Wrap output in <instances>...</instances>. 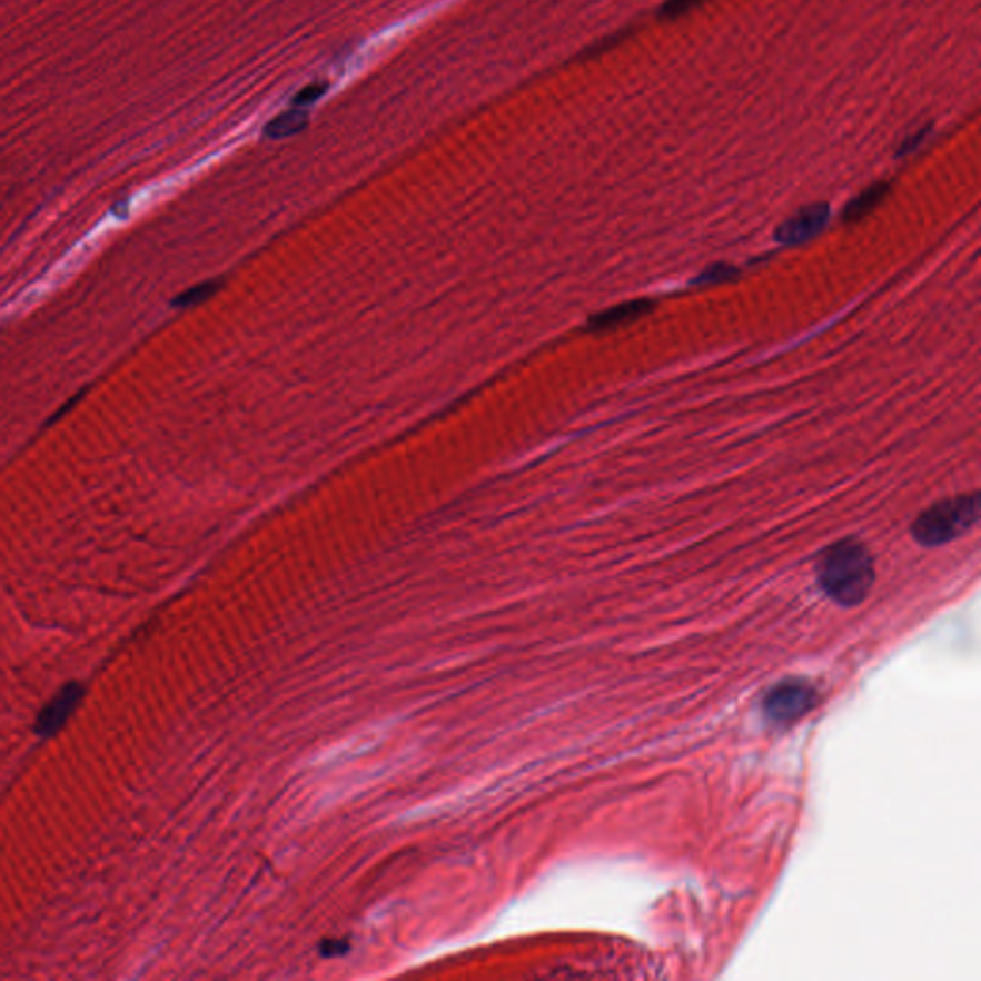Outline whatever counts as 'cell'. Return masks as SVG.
Instances as JSON below:
<instances>
[{
  "instance_id": "obj_1",
  "label": "cell",
  "mask_w": 981,
  "mask_h": 981,
  "mask_svg": "<svg viewBox=\"0 0 981 981\" xmlns=\"http://www.w3.org/2000/svg\"><path fill=\"white\" fill-rule=\"evenodd\" d=\"M874 561L859 541H840L819 562V585L842 608H855L874 585Z\"/></svg>"
},
{
  "instance_id": "obj_2",
  "label": "cell",
  "mask_w": 981,
  "mask_h": 981,
  "mask_svg": "<svg viewBox=\"0 0 981 981\" xmlns=\"http://www.w3.org/2000/svg\"><path fill=\"white\" fill-rule=\"evenodd\" d=\"M980 519V495L949 498L922 512L914 519L911 532L922 546H941L959 539Z\"/></svg>"
},
{
  "instance_id": "obj_12",
  "label": "cell",
  "mask_w": 981,
  "mask_h": 981,
  "mask_svg": "<svg viewBox=\"0 0 981 981\" xmlns=\"http://www.w3.org/2000/svg\"><path fill=\"white\" fill-rule=\"evenodd\" d=\"M928 131H930V129H922V131L914 132L912 137L903 140V145L899 148L898 156H909V153L916 152L920 146H922V142L926 140Z\"/></svg>"
},
{
  "instance_id": "obj_9",
  "label": "cell",
  "mask_w": 981,
  "mask_h": 981,
  "mask_svg": "<svg viewBox=\"0 0 981 981\" xmlns=\"http://www.w3.org/2000/svg\"><path fill=\"white\" fill-rule=\"evenodd\" d=\"M704 2L705 0H667L664 7L660 8V16L665 20H675V18H681V16L696 10Z\"/></svg>"
},
{
  "instance_id": "obj_4",
  "label": "cell",
  "mask_w": 981,
  "mask_h": 981,
  "mask_svg": "<svg viewBox=\"0 0 981 981\" xmlns=\"http://www.w3.org/2000/svg\"><path fill=\"white\" fill-rule=\"evenodd\" d=\"M830 208L826 204H815L802 209L800 214L790 217L789 221L782 222L774 238L786 246H797L813 240L821 235L829 225Z\"/></svg>"
},
{
  "instance_id": "obj_11",
  "label": "cell",
  "mask_w": 981,
  "mask_h": 981,
  "mask_svg": "<svg viewBox=\"0 0 981 981\" xmlns=\"http://www.w3.org/2000/svg\"><path fill=\"white\" fill-rule=\"evenodd\" d=\"M736 275V270L733 267H726V265H717V267H712V269L704 270L702 275H700L694 283L696 284H715L723 283V280H729V278L734 277Z\"/></svg>"
},
{
  "instance_id": "obj_5",
  "label": "cell",
  "mask_w": 981,
  "mask_h": 981,
  "mask_svg": "<svg viewBox=\"0 0 981 981\" xmlns=\"http://www.w3.org/2000/svg\"><path fill=\"white\" fill-rule=\"evenodd\" d=\"M650 309H652V304H650L648 299L627 301V304L615 305V307H610L606 311L598 313V315L591 318L588 326H591V330L602 333V330H610V328H617V326L633 323L636 318L644 317Z\"/></svg>"
},
{
  "instance_id": "obj_3",
  "label": "cell",
  "mask_w": 981,
  "mask_h": 981,
  "mask_svg": "<svg viewBox=\"0 0 981 981\" xmlns=\"http://www.w3.org/2000/svg\"><path fill=\"white\" fill-rule=\"evenodd\" d=\"M819 702V694L811 684L790 678L776 684L763 700V713L773 725H792L807 715Z\"/></svg>"
},
{
  "instance_id": "obj_8",
  "label": "cell",
  "mask_w": 981,
  "mask_h": 981,
  "mask_svg": "<svg viewBox=\"0 0 981 981\" xmlns=\"http://www.w3.org/2000/svg\"><path fill=\"white\" fill-rule=\"evenodd\" d=\"M217 290H219V283H217V280L196 284L192 288H188V290L179 294V296L175 298L174 305L175 307H194V305L201 304V301L211 298Z\"/></svg>"
},
{
  "instance_id": "obj_7",
  "label": "cell",
  "mask_w": 981,
  "mask_h": 981,
  "mask_svg": "<svg viewBox=\"0 0 981 981\" xmlns=\"http://www.w3.org/2000/svg\"><path fill=\"white\" fill-rule=\"evenodd\" d=\"M305 125H307L305 111L301 108H294V110L280 113L277 119H272L267 125L265 135H269L270 139H283V137H290V135L301 131Z\"/></svg>"
},
{
  "instance_id": "obj_6",
  "label": "cell",
  "mask_w": 981,
  "mask_h": 981,
  "mask_svg": "<svg viewBox=\"0 0 981 981\" xmlns=\"http://www.w3.org/2000/svg\"><path fill=\"white\" fill-rule=\"evenodd\" d=\"M888 194H890V185L888 182L872 185L871 188H866L864 192L859 194L855 200L850 201V206L843 211V219L848 222L863 219V217L871 214L872 209L878 208L884 201Z\"/></svg>"
},
{
  "instance_id": "obj_10",
  "label": "cell",
  "mask_w": 981,
  "mask_h": 981,
  "mask_svg": "<svg viewBox=\"0 0 981 981\" xmlns=\"http://www.w3.org/2000/svg\"><path fill=\"white\" fill-rule=\"evenodd\" d=\"M325 92L326 85H309V87H305V89L299 92L298 97L294 98V108H301V110H305L307 106L315 105L318 98H323Z\"/></svg>"
}]
</instances>
